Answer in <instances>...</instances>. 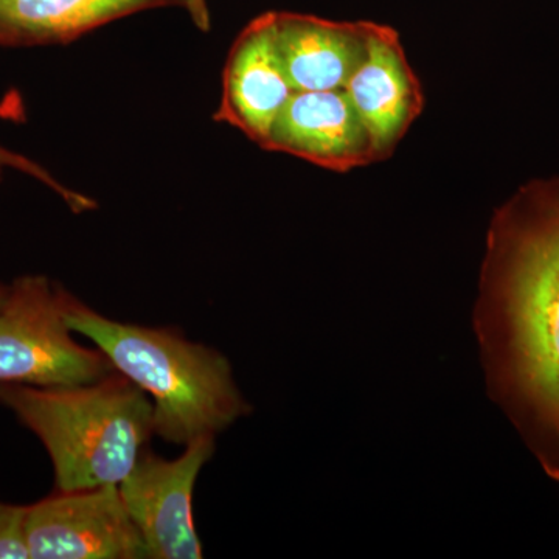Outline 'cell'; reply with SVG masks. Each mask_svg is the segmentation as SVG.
<instances>
[{"mask_svg":"<svg viewBox=\"0 0 559 559\" xmlns=\"http://www.w3.org/2000/svg\"><path fill=\"white\" fill-rule=\"evenodd\" d=\"M179 7L207 31L205 0H0V47L53 46L140 11Z\"/></svg>","mask_w":559,"mask_h":559,"instance_id":"8fae6325","label":"cell"},{"mask_svg":"<svg viewBox=\"0 0 559 559\" xmlns=\"http://www.w3.org/2000/svg\"><path fill=\"white\" fill-rule=\"evenodd\" d=\"M215 454V439L191 441L180 457L165 460L143 448L119 485L121 499L150 559H201L193 521V495L202 468Z\"/></svg>","mask_w":559,"mask_h":559,"instance_id":"8992f818","label":"cell"},{"mask_svg":"<svg viewBox=\"0 0 559 559\" xmlns=\"http://www.w3.org/2000/svg\"><path fill=\"white\" fill-rule=\"evenodd\" d=\"M0 404L38 437L64 491L120 485L154 433L153 401L117 370L87 384H0Z\"/></svg>","mask_w":559,"mask_h":559,"instance_id":"3957f363","label":"cell"},{"mask_svg":"<svg viewBox=\"0 0 559 559\" xmlns=\"http://www.w3.org/2000/svg\"><path fill=\"white\" fill-rule=\"evenodd\" d=\"M474 326L489 395L559 481V178L496 212Z\"/></svg>","mask_w":559,"mask_h":559,"instance_id":"6da1fadb","label":"cell"},{"mask_svg":"<svg viewBox=\"0 0 559 559\" xmlns=\"http://www.w3.org/2000/svg\"><path fill=\"white\" fill-rule=\"evenodd\" d=\"M263 150L336 173L380 162L369 131L344 91L294 92Z\"/></svg>","mask_w":559,"mask_h":559,"instance_id":"9c48e42d","label":"cell"},{"mask_svg":"<svg viewBox=\"0 0 559 559\" xmlns=\"http://www.w3.org/2000/svg\"><path fill=\"white\" fill-rule=\"evenodd\" d=\"M342 91L369 131L380 162L395 151L425 109V92L407 61L399 32L377 22L366 58Z\"/></svg>","mask_w":559,"mask_h":559,"instance_id":"52a82bcc","label":"cell"},{"mask_svg":"<svg viewBox=\"0 0 559 559\" xmlns=\"http://www.w3.org/2000/svg\"><path fill=\"white\" fill-rule=\"evenodd\" d=\"M25 540L31 559H143L145 543L119 485L57 489L27 506Z\"/></svg>","mask_w":559,"mask_h":559,"instance_id":"5b68a950","label":"cell"},{"mask_svg":"<svg viewBox=\"0 0 559 559\" xmlns=\"http://www.w3.org/2000/svg\"><path fill=\"white\" fill-rule=\"evenodd\" d=\"M7 294H9V285L0 282V307H2L3 301L7 299Z\"/></svg>","mask_w":559,"mask_h":559,"instance_id":"5bb4252c","label":"cell"},{"mask_svg":"<svg viewBox=\"0 0 559 559\" xmlns=\"http://www.w3.org/2000/svg\"><path fill=\"white\" fill-rule=\"evenodd\" d=\"M2 170H3V168H0V176H2Z\"/></svg>","mask_w":559,"mask_h":559,"instance_id":"9a60e30c","label":"cell"},{"mask_svg":"<svg viewBox=\"0 0 559 559\" xmlns=\"http://www.w3.org/2000/svg\"><path fill=\"white\" fill-rule=\"evenodd\" d=\"M27 506L0 502V559H31L25 540Z\"/></svg>","mask_w":559,"mask_h":559,"instance_id":"4fadbf2b","label":"cell"},{"mask_svg":"<svg viewBox=\"0 0 559 559\" xmlns=\"http://www.w3.org/2000/svg\"><path fill=\"white\" fill-rule=\"evenodd\" d=\"M0 168H13V170L24 173L28 178L39 180L44 186L53 190L58 197H61L66 204H68L70 209L75 210V212H84V209L90 210L92 205H94V201L87 200L83 194L69 190L68 187L58 182L46 168L27 159V157L22 156V154L3 148L2 145H0Z\"/></svg>","mask_w":559,"mask_h":559,"instance_id":"7c38bea8","label":"cell"},{"mask_svg":"<svg viewBox=\"0 0 559 559\" xmlns=\"http://www.w3.org/2000/svg\"><path fill=\"white\" fill-rule=\"evenodd\" d=\"M69 329L94 342L114 369L153 401L154 433L187 447L250 414L229 359L173 329H153L106 318L75 296L66 297Z\"/></svg>","mask_w":559,"mask_h":559,"instance_id":"7a4b0ae2","label":"cell"},{"mask_svg":"<svg viewBox=\"0 0 559 559\" xmlns=\"http://www.w3.org/2000/svg\"><path fill=\"white\" fill-rule=\"evenodd\" d=\"M294 92L275 43V11L261 14L231 46L215 120L263 148Z\"/></svg>","mask_w":559,"mask_h":559,"instance_id":"ba28073f","label":"cell"},{"mask_svg":"<svg viewBox=\"0 0 559 559\" xmlns=\"http://www.w3.org/2000/svg\"><path fill=\"white\" fill-rule=\"evenodd\" d=\"M371 28L373 22H340L275 11V43L293 90H344L366 58Z\"/></svg>","mask_w":559,"mask_h":559,"instance_id":"30bf717a","label":"cell"},{"mask_svg":"<svg viewBox=\"0 0 559 559\" xmlns=\"http://www.w3.org/2000/svg\"><path fill=\"white\" fill-rule=\"evenodd\" d=\"M68 293L46 275L9 285L0 307V384H87L116 371L100 348L73 340L64 318Z\"/></svg>","mask_w":559,"mask_h":559,"instance_id":"277c9868","label":"cell"}]
</instances>
